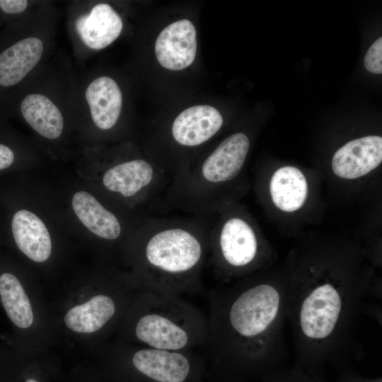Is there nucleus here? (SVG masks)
Returning <instances> with one entry per match:
<instances>
[{"mask_svg":"<svg viewBox=\"0 0 382 382\" xmlns=\"http://www.w3.org/2000/svg\"><path fill=\"white\" fill-rule=\"evenodd\" d=\"M204 355L209 382H238L286 349V281L248 277L208 294Z\"/></svg>","mask_w":382,"mask_h":382,"instance_id":"f257e3e1","label":"nucleus"},{"mask_svg":"<svg viewBox=\"0 0 382 382\" xmlns=\"http://www.w3.org/2000/svg\"><path fill=\"white\" fill-rule=\"evenodd\" d=\"M208 217L150 215L138 241L136 279L141 291L182 296L203 291Z\"/></svg>","mask_w":382,"mask_h":382,"instance_id":"f03ea898","label":"nucleus"},{"mask_svg":"<svg viewBox=\"0 0 382 382\" xmlns=\"http://www.w3.org/2000/svg\"><path fill=\"white\" fill-rule=\"evenodd\" d=\"M129 316L127 334L139 346L171 352L204 349L207 316L180 296L140 290Z\"/></svg>","mask_w":382,"mask_h":382,"instance_id":"7ed1b4c3","label":"nucleus"},{"mask_svg":"<svg viewBox=\"0 0 382 382\" xmlns=\"http://www.w3.org/2000/svg\"><path fill=\"white\" fill-rule=\"evenodd\" d=\"M120 353L108 368L112 382H199L207 361L197 351L171 352L142 346Z\"/></svg>","mask_w":382,"mask_h":382,"instance_id":"20e7f679","label":"nucleus"},{"mask_svg":"<svg viewBox=\"0 0 382 382\" xmlns=\"http://www.w3.org/2000/svg\"><path fill=\"white\" fill-rule=\"evenodd\" d=\"M260 253L253 227L241 217L226 219L217 229L209 228L207 262L219 279L228 281L250 272Z\"/></svg>","mask_w":382,"mask_h":382,"instance_id":"39448f33","label":"nucleus"},{"mask_svg":"<svg viewBox=\"0 0 382 382\" xmlns=\"http://www.w3.org/2000/svg\"><path fill=\"white\" fill-rule=\"evenodd\" d=\"M197 52V33L195 25L182 19L166 26L155 43V54L164 68L178 71L192 64Z\"/></svg>","mask_w":382,"mask_h":382,"instance_id":"423d86ee","label":"nucleus"},{"mask_svg":"<svg viewBox=\"0 0 382 382\" xmlns=\"http://www.w3.org/2000/svg\"><path fill=\"white\" fill-rule=\"evenodd\" d=\"M382 161V138L371 135L352 140L334 154L332 169L342 178L355 179L362 177Z\"/></svg>","mask_w":382,"mask_h":382,"instance_id":"0eeeda50","label":"nucleus"},{"mask_svg":"<svg viewBox=\"0 0 382 382\" xmlns=\"http://www.w3.org/2000/svg\"><path fill=\"white\" fill-rule=\"evenodd\" d=\"M221 113L214 107L199 105L181 112L171 127L173 140L184 147H196L212 139L223 125Z\"/></svg>","mask_w":382,"mask_h":382,"instance_id":"6e6552de","label":"nucleus"},{"mask_svg":"<svg viewBox=\"0 0 382 382\" xmlns=\"http://www.w3.org/2000/svg\"><path fill=\"white\" fill-rule=\"evenodd\" d=\"M123 23L114 8L105 3L95 5L88 14L76 21V32L89 48L99 50L113 42L121 34Z\"/></svg>","mask_w":382,"mask_h":382,"instance_id":"1a4fd4ad","label":"nucleus"},{"mask_svg":"<svg viewBox=\"0 0 382 382\" xmlns=\"http://www.w3.org/2000/svg\"><path fill=\"white\" fill-rule=\"evenodd\" d=\"M11 229L19 250L30 260L42 262L52 253V241L42 221L34 213L21 209L13 216Z\"/></svg>","mask_w":382,"mask_h":382,"instance_id":"9d476101","label":"nucleus"},{"mask_svg":"<svg viewBox=\"0 0 382 382\" xmlns=\"http://www.w3.org/2000/svg\"><path fill=\"white\" fill-rule=\"evenodd\" d=\"M85 97L95 125L102 130L112 128L122 106V92L116 81L109 76L98 77L86 88Z\"/></svg>","mask_w":382,"mask_h":382,"instance_id":"9b49d317","label":"nucleus"},{"mask_svg":"<svg viewBox=\"0 0 382 382\" xmlns=\"http://www.w3.org/2000/svg\"><path fill=\"white\" fill-rule=\"evenodd\" d=\"M117 299L108 293L96 294L69 309L64 316V323L76 332H97L117 317L119 306Z\"/></svg>","mask_w":382,"mask_h":382,"instance_id":"f8f14e48","label":"nucleus"},{"mask_svg":"<svg viewBox=\"0 0 382 382\" xmlns=\"http://www.w3.org/2000/svg\"><path fill=\"white\" fill-rule=\"evenodd\" d=\"M43 43L35 37L24 38L0 54V85L12 86L20 82L38 63Z\"/></svg>","mask_w":382,"mask_h":382,"instance_id":"ddd939ff","label":"nucleus"},{"mask_svg":"<svg viewBox=\"0 0 382 382\" xmlns=\"http://www.w3.org/2000/svg\"><path fill=\"white\" fill-rule=\"evenodd\" d=\"M71 205L81 222L98 237L112 241L121 236L122 228L119 219L90 193L82 190L76 192Z\"/></svg>","mask_w":382,"mask_h":382,"instance_id":"4468645a","label":"nucleus"},{"mask_svg":"<svg viewBox=\"0 0 382 382\" xmlns=\"http://www.w3.org/2000/svg\"><path fill=\"white\" fill-rule=\"evenodd\" d=\"M25 120L39 134L49 139L60 137L64 129V118L56 105L40 93L26 96L21 104Z\"/></svg>","mask_w":382,"mask_h":382,"instance_id":"2eb2a0df","label":"nucleus"},{"mask_svg":"<svg viewBox=\"0 0 382 382\" xmlns=\"http://www.w3.org/2000/svg\"><path fill=\"white\" fill-rule=\"evenodd\" d=\"M272 199L279 209L292 212L304 204L308 185L303 173L294 166H284L272 176L270 185Z\"/></svg>","mask_w":382,"mask_h":382,"instance_id":"dca6fc26","label":"nucleus"},{"mask_svg":"<svg viewBox=\"0 0 382 382\" xmlns=\"http://www.w3.org/2000/svg\"><path fill=\"white\" fill-rule=\"evenodd\" d=\"M0 297L10 320L21 328H29L33 322L30 300L20 281L11 273L0 276Z\"/></svg>","mask_w":382,"mask_h":382,"instance_id":"f3484780","label":"nucleus"},{"mask_svg":"<svg viewBox=\"0 0 382 382\" xmlns=\"http://www.w3.org/2000/svg\"><path fill=\"white\" fill-rule=\"evenodd\" d=\"M364 66L371 73H382V37L376 40L368 50L364 57Z\"/></svg>","mask_w":382,"mask_h":382,"instance_id":"a211bd4d","label":"nucleus"},{"mask_svg":"<svg viewBox=\"0 0 382 382\" xmlns=\"http://www.w3.org/2000/svg\"><path fill=\"white\" fill-rule=\"evenodd\" d=\"M28 1L25 0H0L1 9L10 14L22 13L25 10Z\"/></svg>","mask_w":382,"mask_h":382,"instance_id":"6ab92c4d","label":"nucleus"},{"mask_svg":"<svg viewBox=\"0 0 382 382\" xmlns=\"http://www.w3.org/2000/svg\"><path fill=\"white\" fill-rule=\"evenodd\" d=\"M14 161V154L8 146L0 144V170L9 167Z\"/></svg>","mask_w":382,"mask_h":382,"instance_id":"aec40b11","label":"nucleus"},{"mask_svg":"<svg viewBox=\"0 0 382 382\" xmlns=\"http://www.w3.org/2000/svg\"><path fill=\"white\" fill-rule=\"evenodd\" d=\"M199 382H206V381L204 380H202V381H200Z\"/></svg>","mask_w":382,"mask_h":382,"instance_id":"412c9836","label":"nucleus"}]
</instances>
